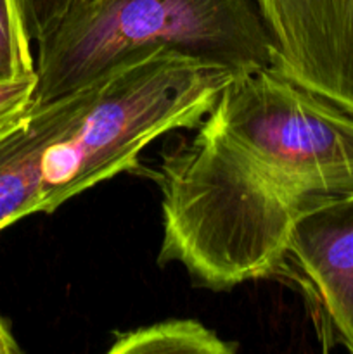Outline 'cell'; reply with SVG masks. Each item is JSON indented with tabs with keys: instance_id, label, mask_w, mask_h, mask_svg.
<instances>
[{
	"instance_id": "cell-1",
	"label": "cell",
	"mask_w": 353,
	"mask_h": 354,
	"mask_svg": "<svg viewBox=\"0 0 353 354\" xmlns=\"http://www.w3.org/2000/svg\"><path fill=\"white\" fill-rule=\"evenodd\" d=\"M163 154L158 265L225 292L273 280L294 223L353 192V116L273 69L239 75Z\"/></svg>"
},
{
	"instance_id": "cell-2",
	"label": "cell",
	"mask_w": 353,
	"mask_h": 354,
	"mask_svg": "<svg viewBox=\"0 0 353 354\" xmlns=\"http://www.w3.org/2000/svg\"><path fill=\"white\" fill-rule=\"evenodd\" d=\"M37 45L33 104L75 92L156 48L241 75L272 69L275 55L256 0H87Z\"/></svg>"
},
{
	"instance_id": "cell-3",
	"label": "cell",
	"mask_w": 353,
	"mask_h": 354,
	"mask_svg": "<svg viewBox=\"0 0 353 354\" xmlns=\"http://www.w3.org/2000/svg\"><path fill=\"white\" fill-rule=\"evenodd\" d=\"M273 280L303 297L322 351L353 353V192L298 218Z\"/></svg>"
},
{
	"instance_id": "cell-4",
	"label": "cell",
	"mask_w": 353,
	"mask_h": 354,
	"mask_svg": "<svg viewBox=\"0 0 353 354\" xmlns=\"http://www.w3.org/2000/svg\"><path fill=\"white\" fill-rule=\"evenodd\" d=\"M272 69L353 116V0H256Z\"/></svg>"
},
{
	"instance_id": "cell-5",
	"label": "cell",
	"mask_w": 353,
	"mask_h": 354,
	"mask_svg": "<svg viewBox=\"0 0 353 354\" xmlns=\"http://www.w3.org/2000/svg\"><path fill=\"white\" fill-rule=\"evenodd\" d=\"M109 354H234L235 342L192 318H172L127 332H114Z\"/></svg>"
},
{
	"instance_id": "cell-6",
	"label": "cell",
	"mask_w": 353,
	"mask_h": 354,
	"mask_svg": "<svg viewBox=\"0 0 353 354\" xmlns=\"http://www.w3.org/2000/svg\"><path fill=\"white\" fill-rule=\"evenodd\" d=\"M31 44L19 0H0V82L35 75Z\"/></svg>"
},
{
	"instance_id": "cell-7",
	"label": "cell",
	"mask_w": 353,
	"mask_h": 354,
	"mask_svg": "<svg viewBox=\"0 0 353 354\" xmlns=\"http://www.w3.org/2000/svg\"><path fill=\"white\" fill-rule=\"evenodd\" d=\"M83 2L87 0H19L30 40L40 44Z\"/></svg>"
},
{
	"instance_id": "cell-8",
	"label": "cell",
	"mask_w": 353,
	"mask_h": 354,
	"mask_svg": "<svg viewBox=\"0 0 353 354\" xmlns=\"http://www.w3.org/2000/svg\"><path fill=\"white\" fill-rule=\"evenodd\" d=\"M37 73L24 78L0 82V121L23 111L33 99Z\"/></svg>"
},
{
	"instance_id": "cell-9",
	"label": "cell",
	"mask_w": 353,
	"mask_h": 354,
	"mask_svg": "<svg viewBox=\"0 0 353 354\" xmlns=\"http://www.w3.org/2000/svg\"><path fill=\"white\" fill-rule=\"evenodd\" d=\"M17 353H21V348L17 346L14 335L10 334L6 322L0 318V354H17Z\"/></svg>"
}]
</instances>
